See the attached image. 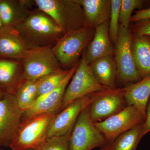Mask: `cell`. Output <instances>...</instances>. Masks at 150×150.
<instances>
[{
	"label": "cell",
	"mask_w": 150,
	"mask_h": 150,
	"mask_svg": "<svg viewBox=\"0 0 150 150\" xmlns=\"http://www.w3.org/2000/svg\"><path fill=\"white\" fill-rule=\"evenodd\" d=\"M7 93L5 92L4 90L0 88V99L2 98Z\"/></svg>",
	"instance_id": "32"
},
{
	"label": "cell",
	"mask_w": 150,
	"mask_h": 150,
	"mask_svg": "<svg viewBox=\"0 0 150 150\" xmlns=\"http://www.w3.org/2000/svg\"><path fill=\"white\" fill-rule=\"evenodd\" d=\"M98 150H110V143H107Z\"/></svg>",
	"instance_id": "31"
},
{
	"label": "cell",
	"mask_w": 150,
	"mask_h": 150,
	"mask_svg": "<svg viewBox=\"0 0 150 150\" xmlns=\"http://www.w3.org/2000/svg\"><path fill=\"white\" fill-rule=\"evenodd\" d=\"M123 88L105 89L91 94L89 114L93 123L103 121L127 107Z\"/></svg>",
	"instance_id": "9"
},
{
	"label": "cell",
	"mask_w": 150,
	"mask_h": 150,
	"mask_svg": "<svg viewBox=\"0 0 150 150\" xmlns=\"http://www.w3.org/2000/svg\"><path fill=\"white\" fill-rule=\"evenodd\" d=\"M131 33L130 29H126L119 25L118 39L115 46V58L117 66L116 79L121 83H136L142 80L132 52Z\"/></svg>",
	"instance_id": "5"
},
{
	"label": "cell",
	"mask_w": 150,
	"mask_h": 150,
	"mask_svg": "<svg viewBox=\"0 0 150 150\" xmlns=\"http://www.w3.org/2000/svg\"><path fill=\"white\" fill-rule=\"evenodd\" d=\"M79 62L70 69L67 76L56 88L38 98L33 104L23 112L21 122L37 115L46 113H58L67 86L76 69Z\"/></svg>",
	"instance_id": "12"
},
{
	"label": "cell",
	"mask_w": 150,
	"mask_h": 150,
	"mask_svg": "<svg viewBox=\"0 0 150 150\" xmlns=\"http://www.w3.org/2000/svg\"><path fill=\"white\" fill-rule=\"evenodd\" d=\"M58 113H46L21 122L9 147L12 150L35 149L48 138L51 124Z\"/></svg>",
	"instance_id": "3"
},
{
	"label": "cell",
	"mask_w": 150,
	"mask_h": 150,
	"mask_svg": "<svg viewBox=\"0 0 150 150\" xmlns=\"http://www.w3.org/2000/svg\"><path fill=\"white\" fill-rule=\"evenodd\" d=\"M109 21L105 22L95 28L93 38L83 56L88 64L102 57L114 56L115 46L109 37Z\"/></svg>",
	"instance_id": "14"
},
{
	"label": "cell",
	"mask_w": 150,
	"mask_h": 150,
	"mask_svg": "<svg viewBox=\"0 0 150 150\" xmlns=\"http://www.w3.org/2000/svg\"><path fill=\"white\" fill-rule=\"evenodd\" d=\"M37 8L54 20L64 34L89 26L75 0H35Z\"/></svg>",
	"instance_id": "2"
},
{
	"label": "cell",
	"mask_w": 150,
	"mask_h": 150,
	"mask_svg": "<svg viewBox=\"0 0 150 150\" xmlns=\"http://www.w3.org/2000/svg\"><path fill=\"white\" fill-rule=\"evenodd\" d=\"M131 48L140 76L150 77V36L132 33Z\"/></svg>",
	"instance_id": "19"
},
{
	"label": "cell",
	"mask_w": 150,
	"mask_h": 150,
	"mask_svg": "<svg viewBox=\"0 0 150 150\" xmlns=\"http://www.w3.org/2000/svg\"><path fill=\"white\" fill-rule=\"evenodd\" d=\"M34 1L0 0V16L4 25L15 26L33 9Z\"/></svg>",
	"instance_id": "17"
},
{
	"label": "cell",
	"mask_w": 150,
	"mask_h": 150,
	"mask_svg": "<svg viewBox=\"0 0 150 150\" xmlns=\"http://www.w3.org/2000/svg\"><path fill=\"white\" fill-rule=\"evenodd\" d=\"M14 27L29 50L52 48L64 35L54 20L38 8Z\"/></svg>",
	"instance_id": "1"
},
{
	"label": "cell",
	"mask_w": 150,
	"mask_h": 150,
	"mask_svg": "<svg viewBox=\"0 0 150 150\" xmlns=\"http://www.w3.org/2000/svg\"><path fill=\"white\" fill-rule=\"evenodd\" d=\"M21 62L23 77L28 79H41L65 70L62 69L51 48L48 47L30 49Z\"/></svg>",
	"instance_id": "7"
},
{
	"label": "cell",
	"mask_w": 150,
	"mask_h": 150,
	"mask_svg": "<svg viewBox=\"0 0 150 150\" xmlns=\"http://www.w3.org/2000/svg\"><path fill=\"white\" fill-rule=\"evenodd\" d=\"M130 30L134 34L150 36V19L134 23L131 25Z\"/></svg>",
	"instance_id": "28"
},
{
	"label": "cell",
	"mask_w": 150,
	"mask_h": 150,
	"mask_svg": "<svg viewBox=\"0 0 150 150\" xmlns=\"http://www.w3.org/2000/svg\"><path fill=\"white\" fill-rule=\"evenodd\" d=\"M91 101V94L79 98L56 115L48 132V138L64 136L72 131L81 112Z\"/></svg>",
	"instance_id": "13"
},
{
	"label": "cell",
	"mask_w": 150,
	"mask_h": 150,
	"mask_svg": "<svg viewBox=\"0 0 150 150\" xmlns=\"http://www.w3.org/2000/svg\"><path fill=\"white\" fill-rule=\"evenodd\" d=\"M23 112L14 94L0 99V147H8L21 122Z\"/></svg>",
	"instance_id": "11"
},
{
	"label": "cell",
	"mask_w": 150,
	"mask_h": 150,
	"mask_svg": "<svg viewBox=\"0 0 150 150\" xmlns=\"http://www.w3.org/2000/svg\"><path fill=\"white\" fill-rule=\"evenodd\" d=\"M124 98L127 105L137 107L146 116V110L150 98V77L124 88Z\"/></svg>",
	"instance_id": "21"
},
{
	"label": "cell",
	"mask_w": 150,
	"mask_h": 150,
	"mask_svg": "<svg viewBox=\"0 0 150 150\" xmlns=\"http://www.w3.org/2000/svg\"><path fill=\"white\" fill-rule=\"evenodd\" d=\"M37 150L36 149H29V150Z\"/></svg>",
	"instance_id": "34"
},
{
	"label": "cell",
	"mask_w": 150,
	"mask_h": 150,
	"mask_svg": "<svg viewBox=\"0 0 150 150\" xmlns=\"http://www.w3.org/2000/svg\"><path fill=\"white\" fill-rule=\"evenodd\" d=\"M89 65L98 83L107 88H115L117 69L114 56L102 57Z\"/></svg>",
	"instance_id": "20"
},
{
	"label": "cell",
	"mask_w": 150,
	"mask_h": 150,
	"mask_svg": "<svg viewBox=\"0 0 150 150\" xmlns=\"http://www.w3.org/2000/svg\"><path fill=\"white\" fill-rule=\"evenodd\" d=\"M95 28L88 26L65 33L51 49L61 67L76 64L84 49L92 40Z\"/></svg>",
	"instance_id": "4"
},
{
	"label": "cell",
	"mask_w": 150,
	"mask_h": 150,
	"mask_svg": "<svg viewBox=\"0 0 150 150\" xmlns=\"http://www.w3.org/2000/svg\"><path fill=\"white\" fill-rule=\"evenodd\" d=\"M108 143L89 114L88 106L80 114L71 133L69 150H91Z\"/></svg>",
	"instance_id": "8"
},
{
	"label": "cell",
	"mask_w": 150,
	"mask_h": 150,
	"mask_svg": "<svg viewBox=\"0 0 150 150\" xmlns=\"http://www.w3.org/2000/svg\"><path fill=\"white\" fill-rule=\"evenodd\" d=\"M29 49L14 26L4 25L0 30V57L21 60Z\"/></svg>",
	"instance_id": "15"
},
{
	"label": "cell",
	"mask_w": 150,
	"mask_h": 150,
	"mask_svg": "<svg viewBox=\"0 0 150 150\" xmlns=\"http://www.w3.org/2000/svg\"><path fill=\"white\" fill-rule=\"evenodd\" d=\"M150 132V98L148 101L146 110V118L143 125V135Z\"/></svg>",
	"instance_id": "30"
},
{
	"label": "cell",
	"mask_w": 150,
	"mask_h": 150,
	"mask_svg": "<svg viewBox=\"0 0 150 150\" xmlns=\"http://www.w3.org/2000/svg\"><path fill=\"white\" fill-rule=\"evenodd\" d=\"M147 2V1L143 0H122L119 15L120 24L126 29H129L132 13L134 10L144 9L145 4Z\"/></svg>",
	"instance_id": "24"
},
{
	"label": "cell",
	"mask_w": 150,
	"mask_h": 150,
	"mask_svg": "<svg viewBox=\"0 0 150 150\" xmlns=\"http://www.w3.org/2000/svg\"><path fill=\"white\" fill-rule=\"evenodd\" d=\"M144 121L121 134L111 142L110 150H137L139 143L144 137Z\"/></svg>",
	"instance_id": "23"
},
{
	"label": "cell",
	"mask_w": 150,
	"mask_h": 150,
	"mask_svg": "<svg viewBox=\"0 0 150 150\" xmlns=\"http://www.w3.org/2000/svg\"><path fill=\"white\" fill-rule=\"evenodd\" d=\"M69 70H65L62 72L42 78L38 86V98L45 95L56 88L67 76Z\"/></svg>",
	"instance_id": "25"
},
{
	"label": "cell",
	"mask_w": 150,
	"mask_h": 150,
	"mask_svg": "<svg viewBox=\"0 0 150 150\" xmlns=\"http://www.w3.org/2000/svg\"><path fill=\"white\" fill-rule=\"evenodd\" d=\"M4 26V23H3L2 20L1 18V16H0V30Z\"/></svg>",
	"instance_id": "33"
},
{
	"label": "cell",
	"mask_w": 150,
	"mask_h": 150,
	"mask_svg": "<svg viewBox=\"0 0 150 150\" xmlns=\"http://www.w3.org/2000/svg\"><path fill=\"white\" fill-rule=\"evenodd\" d=\"M83 9L89 26L96 28L110 19L111 0H75Z\"/></svg>",
	"instance_id": "18"
},
{
	"label": "cell",
	"mask_w": 150,
	"mask_h": 150,
	"mask_svg": "<svg viewBox=\"0 0 150 150\" xmlns=\"http://www.w3.org/2000/svg\"><path fill=\"white\" fill-rule=\"evenodd\" d=\"M71 133L64 136L48 137L35 149L37 150H69Z\"/></svg>",
	"instance_id": "27"
},
{
	"label": "cell",
	"mask_w": 150,
	"mask_h": 150,
	"mask_svg": "<svg viewBox=\"0 0 150 150\" xmlns=\"http://www.w3.org/2000/svg\"><path fill=\"white\" fill-rule=\"evenodd\" d=\"M146 116L137 107L128 105L107 119L94 123L108 143L145 121Z\"/></svg>",
	"instance_id": "10"
},
{
	"label": "cell",
	"mask_w": 150,
	"mask_h": 150,
	"mask_svg": "<svg viewBox=\"0 0 150 150\" xmlns=\"http://www.w3.org/2000/svg\"><path fill=\"white\" fill-rule=\"evenodd\" d=\"M105 89L96 80L83 56L65 91L59 112L76 100Z\"/></svg>",
	"instance_id": "6"
},
{
	"label": "cell",
	"mask_w": 150,
	"mask_h": 150,
	"mask_svg": "<svg viewBox=\"0 0 150 150\" xmlns=\"http://www.w3.org/2000/svg\"><path fill=\"white\" fill-rule=\"evenodd\" d=\"M122 0H111V13L109 21V35L112 44L118 39L119 27V15Z\"/></svg>",
	"instance_id": "26"
},
{
	"label": "cell",
	"mask_w": 150,
	"mask_h": 150,
	"mask_svg": "<svg viewBox=\"0 0 150 150\" xmlns=\"http://www.w3.org/2000/svg\"><path fill=\"white\" fill-rule=\"evenodd\" d=\"M149 19H150V7L135 11L131 17V22L135 23Z\"/></svg>",
	"instance_id": "29"
},
{
	"label": "cell",
	"mask_w": 150,
	"mask_h": 150,
	"mask_svg": "<svg viewBox=\"0 0 150 150\" xmlns=\"http://www.w3.org/2000/svg\"><path fill=\"white\" fill-rule=\"evenodd\" d=\"M41 79H24L18 86L14 94L23 112L29 108L37 99L38 86Z\"/></svg>",
	"instance_id": "22"
},
{
	"label": "cell",
	"mask_w": 150,
	"mask_h": 150,
	"mask_svg": "<svg viewBox=\"0 0 150 150\" xmlns=\"http://www.w3.org/2000/svg\"><path fill=\"white\" fill-rule=\"evenodd\" d=\"M24 79L21 60L0 57V88L4 91L14 94Z\"/></svg>",
	"instance_id": "16"
}]
</instances>
